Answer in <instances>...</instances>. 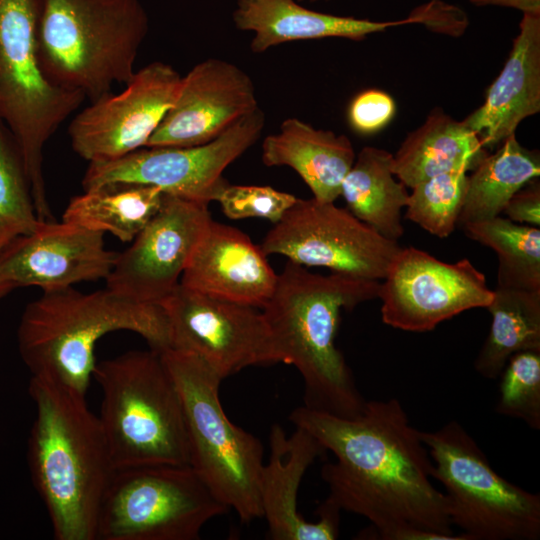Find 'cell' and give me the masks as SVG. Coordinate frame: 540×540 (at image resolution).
<instances>
[{
    "instance_id": "cell-28",
    "label": "cell",
    "mask_w": 540,
    "mask_h": 540,
    "mask_svg": "<svg viewBox=\"0 0 540 540\" xmlns=\"http://www.w3.org/2000/svg\"><path fill=\"white\" fill-rule=\"evenodd\" d=\"M487 309L492 323L474 367L482 377L496 379L513 354L540 351V291L496 286Z\"/></svg>"
},
{
    "instance_id": "cell-38",
    "label": "cell",
    "mask_w": 540,
    "mask_h": 540,
    "mask_svg": "<svg viewBox=\"0 0 540 540\" xmlns=\"http://www.w3.org/2000/svg\"><path fill=\"white\" fill-rule=\"evenodd\" d=\"M14 288L13 284L4 276L0 269V300Z\"/></svg>"
},
{
    "instance_id": "cell-18",
    "label": "cell",
    "mask_w": 540,
    "mask_h": 540,
    "mask_svg": "<svg viewBox=\"0 0 540 540\" xmlns=\"http://www.w3.org/2000/svg\"><path fill=\"white\" fill-rule=\"evenodd\" d=\"M118 252L106 249L104 233L66 221H39L0 253V269L16 287L52 291L106 279Z\"/></svg>"
},
{
    "instance_id": "cell-12",
    "label": "cell",
    "mask_w": 540,
    "mask_h": 540,
    "mask_svg": "<svg viewBox=\"0 0 540 540\" xmlns=\"http://www.w3.org/2000/svg\"><path fill=\"white\" fill-rule=\"evenodd\" d=\"M264 126L265 114L258 107L203 145L142 147L115 160L91 162L82 179L83 189L137 183L209 204L228 184L224 170L257 142Z\"/></svg>"
},
{
    "instance_id": "cell-5",
    "label": "cell",
    "mask_w": 540,
    "mask_h": 540,
    "mask_svg": "<svg viewBox=\"0 0 540 540\" xmlns=\"http://www.w3.org/2000/svg\"><path fill=\"white\" fill-rule=\"evenodd\" d=\"M148 30L140 0H42L39 63L52 83L94 101L132 78Z\"/></svg>"
},
{
    "instance_id": "cell-3",
    "label": "cell",
    "mask_w": 540,
    "mask_h": 540,
    "mask_svg": "<svg viewBox=\"0 0 540 540\" xmlns=\"http://www.w3.org/2000/svg\"><path fill=\"white\" fill-rule=\"evenodd\" d=\"M35 418L28 439L32 482L57 540H95L99 509L115 473L98 416L83 395L31 376Z\"/></svg>"
},
{
    "instance_id": "cell-29",
    "label": "cell",
    "mask_w": 540,
    "mask_h": 540,
    "mask_svg": "<svg viewBox=\"0 0 540 540\" xmlns=\"http://www.w3.org/2000/svg\"><path fill=\"white\" fill-rule=\"evenodd\" d=\"M463 232L498 257L497 286L540 291V228L496 216L466 223Z\"/></svg>"
},
{
    "instance_id": "cell-14",
    "label": "cell",
    "mask_w": 540,
    "mask_h": 540,
    "mask_svg": "<svg viewBox=\"0 0 540 540\" xmlns=\"http://www.w3.org/2000/svg\"><path fill=\"white\" fill-rule=\"evenodd\" d=\"M380 284L383 323L408 332H427L441 322L493 298L485 275L463 258L441 261L426 251L406 247L391 262Z\"/></svg>"
},
{
    "instance_id": "cell-4",
    "label": "cell",
    "mask_w": 540,
    "mask_h": 540,
    "mask_svg": "<svg viewBox=\"0 0 540 540\" xmlns=\"http://www.w3.org/2000/svg\"><path fill=\"white\" fill-rule=\"evenodd\" d=\"M119 330L140 335L158 352L171 345L161 305L136 302L107 288L84 293L67 287L43 291L27 304L17 329L18 350L31 376L86 396L97 363L96 343Z\"/></svg>"
},
{
    "instance_id": "cell-37",
    "label": "cell",
    "mask_w": 540,
    "mask_h": 540,
    "mask_svg": "<svg viewBox=\"0 0 540 540\" xmlns=\"http://www.w3.org/2000/svg\"><path fill=\"white\" fill-rule=\"evenodd\" d=\"M478 7L498 6L514 8L524 13L540 14V0H468Z\"/></svg>"
},
{
    "instance_id": "cell-34",
    "label": "cell",
    "mask_w": 540,
    "mask_h": 540,
    "mask_svg": "<svg viewBox=\"0 0 540 540\" xmlns=\"http://www.w3.org/2000/svg\"><path fill=\"white\" fill-rule=\"evenodd\" d=\"M395 112V101L388 93L379 89H367L352 99L347 117L354 131L369 135L386 127L392 121Z\"/></svg>"
},
{
    "instance_id": "cell-30",
    "label": "cell",
    "mask_w": 540,
    "mask_h": 540,
    "mask_svg": "<svg viewBox=\"0 0 540 540\" xmlns=\"http://www.w3.org/2000/svg\"><path fill=\"white\" fill-rule=\"evenodd\" d=\"M39 221L21 156L0 123V253L17 237L31 233Z\"/></svg>"
},
{
    "instance_id": "cell-6",
    "label": "cell",
    "mask_w": 540,
    "mask_h": 540,
    "mask_svg": "<svg viewBox=\"0 0 540 540\" xmlns=\"http://www.w3.org/2000/svg\"><path fill=\"white\" fill-rule=\"evenodd\" d=\"M98 416L116 470L189 465L188 436L177 387L160 352L132 350L97 362Z\"/></svg>"
},
{
    "instance_id": "cell-10",
    "label": "cell",
    "mask_w": 540,
    "mask_h": 540,
    "mask_svg": "<svg viewBox=\"0 0 540 540\" xmlns=\"http://www.w3.org/2000/svg\"><path fill=\"white\" fill-rule=\"evenodd\" d=\"M229 508L190 465L116 470L97 517L98 540H195Z\"/></svg>"
},
{
    "instance_id": "cell-36",
    "label": "cell",
    "mask_w": 540,
    "mask_h": 540,
    "mask_svg": "<svg viewBox=\"0 0 540 540\" xmlns=\"http://www.w3.org/2000/svg\"><path fill=\"white\" fill-rule=\"evenodd\" d=\"M503 213L508 219L530 226L540 225V182L530 180L508 201Z\"/></svg>"
},
{
    "instance_id": "cell-33",
    "label": "cell",
    "mask_w": 540,
    "mask_h": 540,
    "mask_svg": "<svg viewBox=\"0 0 540 540\" xmlns=\"http://www.w3.org/2000/svg\"><path fill=\"white\" fill-rule=\"evenodd\" d=\"M297 197L270 186L227 184L216 201L226 217L233 220L264 218L277 223Z\"/></svg>"
},
{
    "instance_id": "cell-15",
    "label": "cell",
    "mask_w": 540,
    "mask_h": 540,
    "mask_svg": "<svg viewBox=\"0 0 540 540\" xmlns=\"http://www.w3.org/2000/svg\"><path fill=\"white\" fill-rule=\"evenodd\" d=\"M181 79L175 68L161 61L135 71L124 90L91 101L71 120L73 150L91 163L145 147L174 103Z\"/></svg>"
},
{
    "instance_id": "cell-9",
    "label": "cell",
    "mask_w": 540,
    "mask_h": 540,
    "mask_svg": "<svg viewBox=\"0 0 540 540\" xmlns=\"http://www.w3.org/2000/svg\"><path fill=\"white\" fill-rule=\"evenodd\" d=\"M419 433L433 479L445 489L450 522L464 540L540 538V495L499 475L459 422Z\"/></svg>"
},
{
    "instance_id": "cell-19",
    "label": "cell",
    "mask_w": 540,
    "mask_h": 540,
    "mask_svg": "<svg viewBox=\"0 0 540 540\" xmlns=\"http://www.w3.org/2000/svg\"><path fill=\"white\" fill-rule=\"evenodd\" d=\"M270 456L260 481L262 517L273 540H334L339 536L341 509L326 500L318 507L319 520L309 522L297 509L302 478L326 450L308 431L296 427L289 437L275 424L269 436Z\"/></svg>"
},
{
    "instance_id": "cell-16",
    "label": "cell",
    "mask_w": 540,
    "mask_h": 540,
    "mask_svg": "<svg viewBox=\"0 0 540 540\" xmlns=\"http://www.w3.org/2000/svg\"><path fill=\"white\" fill-rule=\"evenodd\" d=\"M211 219L208 204L164 193L157 213L118 253L106 288L136 302L160 304L180 283Z\"/></svg>"
},
{
    "instance_id": "cell-31",
    "label": "cell",
    "mask_w": 540,
    "mask_h": 540,
    "mask_svg": "<svg viewBox=\"0 0 540 540\" xmlns=\"http://www.w3.org/2000/svg\"><path fill=\"white\" fill-rule=\"evenodd\" d=\"M467 182V172L457 170L416 184L411 188L405 217L432 235L448 237L458 224Z\"/></svg>"
},
{
    "instance_id": "cell-26",
    "label": "cell",
    "mask_w": 540,
    "mask_h": 540,
    "mask_svg": "<svg viewBox=\"0 0 540 540\" xmlns=\"http://www.w3.org/2000/svg\"><path fill=\"white\" fill-rule=\"evenodd\" d=\"M164 192L137 183H110L70 199L62 220L132 242L159 210Z\"/></svg>"
},
{
    "instance_id": "cell-35",
    "label": "cell",
    "mask_w": 540,
    "mask_h": 540,
    "mask_svg": "<svg viewBox=\"0 0 540 540\" xmlns=\"http://www.w3.org/2000/svg\"><path fill=\"white\" fill-rule=\"evenodd\" d=\"M409 17L414 24H423L429 30L452 37L461 36L469 23L462 9L441 0H431L415 8Z\"/></svg>"
},
{
    "instance_id": "cell-21",
    "label": "cell",
    "mask_w": 540,
    "mask_h": 540,
    "mask_svg": "<svg viewBox=\"0 0 540 540\" xmlns=\"http://www.w3.org/2000/svg\"><path fill=\"white\" fill-rule=\"evenodd\" d=\"M539 112L540 14L524 13L501 72L487 89L483 104L463 122L484 148H493Z\"/></svg>"
},
{
    "instance_id": "cell-39",
    "label": "cell",
    "mask_w": 540,
    "mask_h": 540,
    "mask_svg": "<svg viewBox=\"0 0 540 540\" xmlns=\"http://www.w3.org/2000/svg\"><path fill=\"white\" fill-rule=\"evenodd\" d=\"M318 1H328V0H298V2H310V3H314Z\"/></svg>"
},
{
    "instance_id": "cell-25",
    "label": "cell",
    "mask_w": 540,
    "mask_h": 540,
    "mask_svg": "<svg viewBox=\"0 0 540 540\" xmlns=\"http://www.w3.org/2000/svg\"><path fill=\"white\" fill-rule=\"evenodd\" d=\"M393 155L382 148L365 146L346 174L341 194L347 209L383 237L398 241L403 236L402 209L409 193L396 180Z\"/></svg>"
},
{
    "instance_id": "cell-24",
    "label": "cell",
    "mask_w": 540,
    "mask_h": 540,
    "mask_svg": "<svg viewBox=\"0 0 540 540\" xmlns=\"http://www.w3.org/2000/svg\"><path fill=\"white\" fill-rule=\"evenodd\" d=\"M488 155L479 137L464 122L433 109L407 134L395 155L392 170L406 187L445 172L473 171Z\"/></svg>"
},
{
    "instance_id": "cell-23",
    "label": "cell",
    "mask_w": 540,
    "mask_h": 540,
    "mask_svg": "<svg viewBox=\"0 0 540 540\" xmlns=\"http://www.w3.org/2000/svg\"><path fill=\"white\" fill-rule=\"evenodd\" d=\"M355 158L346 135L316 129L295 117L285 119L279 132L266 136L261 151L265 166L292 168L322 202L337 200Z\"/></svg>"
},
{
    "instance_id": "cell-20",
    "label": "cell",
    "mask_w": 540,
    "mask_h": 540,
    "mask_svg": "<svg viewBox=\"0 0 540 540\" xmlns=\"http://www.w3.org/2000/svg\"><path fill=\"white\" fill-rule=\"evenodd\" d=\"M277 277L260 245L240 229L211 219L180 284L220 299L262 308L273 294Z\"/></svg>"
},
{
    "instance_id": "cell-17",
    "label": "cell",
    "mask_w": 540,
    "mask_h": 540,
    "mask_svg": "<svg viewBox=\"0 0 540 540\" xmlns=\"http://www.w3.org/2000/svg\"><path fill=\"white\" fill-rule=\"evenodd\" d=\"M255 85L237 65L205 59L182 76L174 103L145 147L209 143L257 109Z\"/></svg>"
},
{
    "instance_id": "cell-2",
    "label": "cell",
    "mask_w": 540,
    "mask_h": 540,
    "mask_svg": "<svg viewBox=\"0 0 540 540\" xmlns=\"http://www.w3.org/2000/svg\"><path fill=\"white\" fill-rule=\"evenodd\" d=\"M380 281L331 272L321 275L287 260L262 312L282 363L303 378L304 406L339 417L359 415L366 400L335 339L341 310L378 298Z\"/></svg>"
},
{
    "instance_id": "cell-27",
    "label": "cell",
    "mask_w": 540,
    "mask_h": 540,
    "mask_svg": "<svg viewBox=\"0 0 540 540\" xmlns=\"http://www.w3.org/2000/svg\"><path fill=\"white\" fill-rule=\"evenodd\" d=\"M539 175V151L521 145L515 134L507 137L500 148L484 157L468 176L458 224L462 226L501 215L510 198Z\"/></svg>"
},
{
    "instance_id": "cell-8",
    "label": "cell",
    "mask_w": 540,
    "mask_h": 540,
    "mask_svg": "<svg viewBox=\"0 0 540 540\" xmlns=\"http://www.w3.org/2000/svg\"><path fill=\"white\" fill-rule=\"evenodd\" d=\"M160 355L182 402L190 467L242 522L262 517L263 445L227 418L219 399L221 377L191 352L167 348Z\"/></svg>"
},
{
    "instance_id": "cell-1",
    "label": "cell",
    "mask_w": 540,
    "mask_h": 540,
    "mask_svg": "<svg viewBox=\"0 0 540 540\" xmlns=\"http://www.w3.org/2000/svg\"><path fill=\"white\" fill-rule=\"evenodd\" d=\"M289 419L334 454L321 470L327 499L369 520L374 539L464 540L452 530L428 450L399 400L366 401L352 418L303 405Z\"/></svg>"
},
{
    "instance_id": "cell-32",
    "label": "cell",
    "mask_w": 540,
    "mask_h": 540,
    "mask_svg": "<svg viewBox=\"0 0 540 540\" xmlns=\"http://www.w3.org/2000/svg\"><path fill=\"white\" fill-rule=\"evenodd\" d=\"M499 377L495 411L540 430V351L513 354Z\"/></svg>"
},
{
    "instance_id": "cell-13",
    "label": "cell",
    "mask_w": 540,
    "mask_h": 540,
    "mask_svg": "<svg viewBox=\"0 0 540 540\" xmlns=\"http://www.w3.org/2000/svg\"><path fill=\"white\" fill-rule=\"evenodd\" d=\"M159 305L168 319L170 348L197 355L222 380L250 366L282 362L259 308L210 296L180 283Z\"/></svg>"
},
{
    "instance_id": "cell-11",
    "label": "cell",
    "mask_w": 540,
    "mask_h": 540,
    "mask_svg": "<svg viewBox=\"0 0 540 540\" xmlns=\"http://www.w3.org/2000/svg\"><path fill=\"white\" fill-rule=\"evenodd\" d=\"M266 256L282 255L305 267L368 280H383L401 249L334 202L297 198L265 235Z\"/></svg>"
},
{
    "instance_id": "cell-7",
    "label": "cell",
    "mask_w": 540,
    "mask_h": 540,
    "mask_svg": "<svg viewBox=\"0 0 540 540\" xmlns=\"http://www.w3.org/2000/svg\"><path fill=\"white\" fill-rule=\"evenodd\" d=\"M42 0H0V123L21 156L37 217L55 220L47 198L43 149L86 98L44 74L37 53Z\"/></svg>"
},
{
    "instance_id": "cell-22",
    "label": "cell",
    "mask_w": 540,
    "mask_h": 540,
    "mask_svg": "<svg viewBox=\"0 0 540 540\" xmlns=\"http://www.w3.org/2000/svg\"><path fill=\"white\" fill-rule=\"evenodd\" d=\"M238 30L254 33L253 53L283 43L323 38L355 41L391 27L414 24L410 17L391 21L338 16L308 9L295 0H237L232 14Z\"/></svg>"
}]
</instances>
